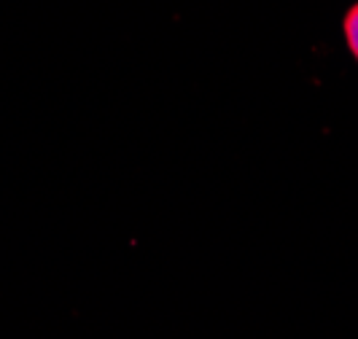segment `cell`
<instances>
[{
  "mask_svg": "<svg viewBox=\"0 0 358 339\" xmlns=\"http://www.w3.org/2000/svg\"><path fill=\"white\" fill-rule=\"evenodd\" d=\"M342 33H345L348 52L353 54V59L358 62V3H353V6L348 8V14L342 19Z\"/></svg>",
  "mask_w": 358,
  "mask_h": 339,
  "instance_id": "cell-1",
  "label": "cell"
}]
</instances>
